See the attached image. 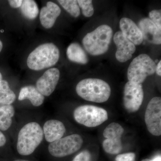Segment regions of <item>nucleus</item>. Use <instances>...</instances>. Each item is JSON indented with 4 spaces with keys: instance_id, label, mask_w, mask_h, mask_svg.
<instances>
[{
    "instance_id": "nucleus-26",
    "label": "nucleus",
    "mask_w": 161,
    "mask_h": 161,
    "mask_svg": "<svg viewBox=\"0 0 161 161\" xmlns=\"http://www.w3.org/2000/svg\"><path fill=\"white\" fill-rule=\"evenodd\" d=\"M72 161H92V156L89 151L83 150L77 154Z\"/></svg>"
},
{
    "instance_id": "nucleus-25",
    "label": "nucleus",
    "mask_w": 161,
    "mask_h": 161,
    "mask_svg": "<svg viewBox=\"0 0 161 161\" xmlns=\"http://www.w3.org/2000/svg\"><path fill=\"white\" fill-rule=\"evenodd\" d=\"M149 19L161 31V9H154L150 11Z\"/></svg>"
},
{
    "instance_id": "nucleus-17",
    "label": "nucleus",
    "mask_w": 161,
    "mask_h": 161,
    "mask_svg": "<svg viewBox=\"0 0 161 161\" xmlns=\"http://www.w3.org/2000/svg\"><path fill=\"white\" fill-rule=\"evenodd\" d=\"M66 54L69 60L72 62L81 64H86L88 62L86 53L78 43L70 44L67 49Z\"/></svg>"
},
{
    "instance_id": "nucleus-1",
    "label": "nucleus",
    "mask_w": 161,
    "mask_h": 161,
    "mask_svg": "<svg viewBox=\"0 0 161 161\" xmlns=\"http://www.w3.org/2000/svg\"><path fill=\"white\" fill-rule=\"evenodd\" d=\"M77 94L88 101L102 103L109 98L111 89L108 84L97 78H86L80 80L76 87Z\"/></svg>"
},
{
    "instance_id": "nucleus-12",
    "label": "nucleus",
    "mask_w": 161,
    "mask_h": 161,
    "mask_svg": "<svg viewBox=\"0 0 161 161\" xmlns=\"http://www.w3.org/2000/svg\"><path fill=\"white\" fill-rule=\"evenodd\" d=\"M138 27L143 40L153 44H161V31L149 18L142 19L139 22Z\"/></svg>"
},
{
    "instance_id": "nucleus-33",
    "label": "nucleus",
    "mask_w": 161,
    "mask_h": 161,
    "mask_svg": "<svg viewBox=\"0 0 161 161\" xmlns=\"http://www.w3.org/2000/svg\"><path fill=\"white\" fill-rule=\"evenodd\" d=\"M141 161H152V160L150 159L146 158L143 159Z\"/></svg>"
},
{
    "instance_id": "nucleus-20",
    "label": "nucleus",
    "mask_w": 161,
    "mask_h": 161,
    "mask_svg": "<svg viewBox=\"0 0 161 161\" xmlns=\"http://www.w3.org/2000/svg\"><path fill=\"white\" fill-rule=\"evenodd\" d=\"M20 8L22 14L28 19H34L39 14V8L35 1L24 0Z\"/></svg>"
},
{
    "instance_id": "nucleus-11",
    "label": "nucleus",
    "mask_w": 161,
    "mask_h": 161,
    "mask_svg": "<svg viewBox=\"0 0 161 161\" xmlns=\"http://www.w3.org/2000/svg\"><path fill=\"white\" fill-rule=\"evenodd\" d=\"M113 40L117 47L116 59L122 63L130 60L136 51L135 44L127 39L121 31L115 33Z\"/></svg>"
},
{
    "instance_id": "nucleus-15",
    "label": "nucleus",
    "mask_w": 161,
    "mask_h": 161,
    "mask_svg": "<svg viewBox=\"0 0 161 161\" xmlns=\"http://www.w3.org/2000/svg\"><path fill=\"white\" fill-rule=\"evenodd\" d=\"M61 13L59 6L53 2H48L40 11V19L41 25L46 29H50L54 25Z\"/></svg>"
},
{
    "instance_id": "nucleus-16",
    "label": "nucleus",
    "mask_w": 161,
    "mask_h": 161,
    "mask_svg": "<svg viewBox=\"0 0 161 161\" xmlns=\"http://www.w3.org/2000/svg\"><path fill=\"white\" fill-rule=\"evenodd\" d=\"M25 99H29L34 106L39 107L43 103L44 96L38 91L36 87L32 85L26 86L21 88L19 96V101Z\"/></svg>"
},
{
    "instance_id": "nucleus-21",
    "label": "nucleus",
    "mask_w": 161,
    "mask_h": 161,
    "mask_svg": "<svg viewBox=\"0 0 161 161\" xmlns=\"http://www.w3.org/2000/svg\"><path fill=\"white\" fill-rule=\"evenodd\" d=\"M123 128L117 123L110 124L104 130L103 135L106 139H121L123 134Z\"/></svg>"
},
{
    "instance_id": "nucleus-5",
    "label": "nucleus",
    "mask_w": 161,
    "mask_h": 161,
    "mask_svg": "<svg viewBox=\"0 0 161 161\" xmlns=\"http://www.w3.org/2000/svg\"><path fill=\"white\" fill-rule=\"evenodd\" d=\"M156 65L150 56L145 54L134 58L128 69L127 76L129 81L142 84L148 76L155 73Z\"/></svg>"
},
{
    "instance_id": "nucleus-19",
    "label": "nucleus",
    "mask_w": 161,
    "mask_h": 161,
    "mask_svg": "<svg viewBox=\"0 0 161 161\" xmlns=\"http://www.w3.org/2000/svg\"><path fill=\"white\" fill-rule=\"evenodd\" d=\"M16 99V95L9 87L6 80H0V104L3 105H11Z\"/></svg>"
},
{
    "instance_id": "nucleus-22",
    "label": "nucleus",
    "mask_w": 161,
    "mask_h": 161,
    "mask_svg": "<svg viewBox=\"0 0 161 161\" xmlns=\"http://www.w3.org/2000/svg\"><path fill=\"white\" fill-rule=\"evenodd\" d=\"M103 147L107 153L111 154H118L122 149L121 141V139H105L103 143Z\"/></svg>"
},
{
    "instance_id": "nucleus-10",
    "label": "nucleus",
    "mask_w": 161,
    "mask_h": 161,
    "mask_svg": "<svg viewBox=\"0 0 161 161\" xmlns=\"http://www.w3.org/2000/svg\"><path fill=\"white\" fill-rule=\"evenodd\" d=\"M60 77V72L58 69H50L37 80L36 88L43 96H49L55 91Z\"/></svg>"
},
{
    "instance_id": "nucleus-34",
    "label": "nucleus",
    "mask_w": 161,
    "mask_h": 161,
    "mask_svg": "<svg viewBox=\"0 0 161 161\" xmlns=\"http://www.w3.org/2000/svg\"><path fill=\"white\" fill-rule=\"evenodd\" d=\"M3 76H2V74L0 73V80H3Z\"/></svg>"
},
{
    "instance_id": "nucleus-29",
    "label": "nucleus",
    "mask_w": 161,
    "mask_h": 161,
    "mask_svg": "<svg viewBox=\"0 0 161 161\" xmlns=\"http://www.w3.org/2000/svg\"><path fill=\"white\" fill-rule=\"evenodd\" d=\"M6 142V136L0 130V147H3L5 146Z\"/></svg>"
},
{
    "instance_id": "nucleus-32",
    "label": "nucleus",
    "mask_w": 161,
    "mask_h": 161,
    "mask_svg": "<svg viewBox=\"0 0 161 161\" xmlns=\"http://www.w3.org/2000/svg\"><path fill=\"white\" fill-rule=\"evenodd\" d=\"M14 161H30L29 160H27L24 159H17Z\"/></svg>"
},
{
    "instance_id": "nucleus-7",
    "label": "nucleus",
    "mask_w": 161,
    "mask_h": 161,
    "mask_svg": "<svg viewBox=\"0 0 161 161\" xmlns=\"http://www.w3.org/2000/svg\"><path fill=\"white\" fill-rule=\"evenodd\" d=\"M83 143V139L80 135L72 134L50 143L48 152L54 157H64L78 151Z\"/></svg>"
},
{
    "instance_id": "nucleus-31",
    "label": "nucleus",
    "mask_w": 161,
    "mask_h": 161,
    "mask_svg": "<svg viewBox=\"0 0 161 161\" xmlns=\"http://www.w3.org/2000/svg\"><path fill=\"white\" fill-rule=\"evenodd\" d=\"M3 48V43H2V41L0 40V53L2 51Z\"/></svg>"
},
{
    "instance_id": "nucleus-9",
    "label": "nucleus",
    "mask_w": 161,
    "mask_h": 161,
    "mask_svg": "<svg viewBox=\"0 0 161 161\" xmlns=\"http://www.w3.org/2000/svg\"><path fill=\"white\" fill-rule=\"evenodd\" d=\"M144 92L142 84L129 81L125 85L124 92V105L130 113L137 112L142 103Z\"/></svg>"
},
{
    "instance_id": "nucleus-6",
    "label": "nucleus",
    "mask_w": 161,
    "mask_h": 161,
    "mask_svg": "<svg viewBox=\"0 0 161 161\" xmlns=\"http://www.w3.org/2000/svg\"><path fill=\"white\" fill-rule=\"evenodd\" d=\"M73 115L77 122L89 128L98 126L108 118L106 110L90 105L78 107L74 111Z\"/></svg>"
},
{
    "instance_id": "nucleus-13",
    "label": "nucleus",
    "mask_w": 161,
    "mask_h": 161,
    "mask_svg": "<svg viewBox=\"0 0 161 161\" xmlns=\"http://www.w3.org/2000/svg\"><path fill=\"white\" fill-rule=\"evenodd\" d=\"M119 27L123 34L135 45L142 43L143 39L140 30L132 19L127 18L121 19Z\"/></svg>"
},
{
    "instance_id": "nucleus-3",
    "label": "nucleus",
    "mask_w": 161,
    "mask_h": 161,
    "mask_svg": "<svg viewBox=\"0 0 161 161\" xmlns=\"http://www.w3.org/2000/svg\"><path fill=\"white\" fill-rule=\"evenodd\" d=\"M60 58V51L53 43L39 45L28 56L27 65L30 69L39 71L55 65Z\"/></svg>"
},
{
    "instance_id": "nucleus-14",
    "label": "nucleus",
    "mask_w": 161,
    "mask_h": 161,
    "mask_svg": "<svg viewBox=\"0 0 161 161\" xmlns=\"http://www.w3.org/2000/svg\"><path fill=\"white\" fill-rule=\"evenodd\" d=\"M43 130L45 140L51 143L62 138L66 132V128L60 121L50 119L44 123Z\"/></svg>"
},
{
    "instance_id": "nucleus-28",
    "label": "nucleus",
    "mask_w": 161,
    "mask_h": 161,
    "mask_svg": "<svg viewBox=\"0 0 161 161\" xmlns=\"http://www.w3.org/2000/svg\"><path fill=\"white\" fill-rule=\"evenodd\" d=\"M23 1L22 0H9L8 2L11 7L13 8H18L21 7Z\"/></svg>"
},
{
    "instance_id": "nucleus-2",
    "label": "nucleus",
    "mask_w": 161,
    "mask_h": 161,
    "mask_svg": "<svg viewBox=\"0 0 161 161\" xmlns=\"http://www.w3.org/2000/svg\"><path fill=\"white\" fill-rule=\"evenodd\" d=\"M43 138V129L35 122L28 123L19 132L17 150L21 155H31L39 147Z\"/></svg>"
},
{
    "instance_id": "nucleus-23",
    "label": "nucleus",
    "mask_w": 161,
    "mask_h": 161,
    "mask_svg": "<svg viewBox=\"0 0 161 161\" xmlns=\"http://www.w3.org/2000/svg\"><path fill=\"white\" fill-rule=\"evenodd\" d=\"M59 4L67 12L74 17L77 18L80 15V7L78 2L75 0H59Z\"/></svg>"
},
{
    "instance_id": "nucleus-30",
    "label": "nucleus",
    "mask_w": 161,
    "mask_h": 161,
    "mask_svg": "<svg viewBox=\"0 0 161 161\" xmlns=\"http://www.w3.org/2000/svg\"><path fill=\"white\" fill-rule=\"evenodd\" d=\"M155 72L159 76H161V61L160 60L158 64L157 65L156 67Z\"/></svg>"
},
{
    "instance_id": "nucleus-27",
    "label": "nucleus",
    "mask_w": 161,
    "mask_h": 161,
    "mask_svg": "<svg viewBox=\"0 0 161 161\" xmlns=\"http://www.w3.org/2000/svg\"><path fill=\"white\" fill-rule=\"evenodd\" d=\"M136 156L133 153L119 154L116 157L115 161H135Z\"/></svg>"
},
{
    "instance_id": "nucleus-18",
    "label": "nucleus",
    "mask_w": 161,
    "mask_h": 161,
    "mask_svg": "<svg viewBox=\"0 0 161 161\" xmlns=\"http://www.w3.org/2000/svg\"><path fill=\"white\" fill-rule=\"evenodd\" d=\"M15 114L14 107L12 105L0 107V130L6 131L11 126Z\"/></svg>"
},
{
    "instance_id": "nucleus-4",
    "label": "nucleus",
    "mask_w": 161,
    "mask_h": 161,
    "mask_svg": "<svg viewBox=\"0 0 161 161\" xmlns=\"http://www.w3.org/2000/svg\"><path fill=\"white\" fill-rule=\"evenodd\" d=\"M113 36L110 26L102 25L86 35L82 40L85 49L90 54L98 56L106 53Z\"/></svg>"
},
{
    "instance_id": "nucleus-8",
    "label": "nucleus",
    "mask_w": 161,
    "mask_h": 161,
    "mask_svg": "<svg viewBox=\"0 0 161 161\" xmlns=\"http://www.w3.org/2000/svg\"><path fill=\"white\" fill-rule=\"evenodd\" d=\"M147 130L153 135L161 134V99L160 97L152 98L147 105L145 114Z\"/></svg>"
},
{
    "instance_id": "nucleus-24",
    "label": "nucleus",
    "mask_w": 161,
    "mask_h": 161,
    "mask_svg": "<svg viewBox=\"0 0 161 161\" xmlns=\"http://www.w3.org/2000/svg\"><path fill=\"white\" fill-rule=\"evenodd\" d=\"M78 2L79 7L82 10L83 15L86 17H90L94 13V6L92 1L91 0H78Z\"/></svg>"
}]
</instances>
